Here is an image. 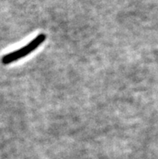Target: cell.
Masks as SVG:
<instances>
[{
	"mask_svg": "<svg viewBox=\"0 0 158 159\" xmlns=\"http://www.w3.org/2000/svg\"><path fill=\"white\" fill-rule=\"evenodd\" d=\"M45 38L46 37H45V35L44 34L38 35L36 38L33 39L28 44H26L25 46L22 47L21 48L18 49V50L13 51V52L7 53V54L2 57V62L4 65H7L11 62H14V61L19 60V59L23 58L24 57H26L27 55H28L29 53L36 50V48L40 46V44L44 42Z\"/></svg>",
	"mask_w": 158,
	"mask_h": 159,
	"instance_id": "obj_1",
	"label": "cell"
}]
</instances>
